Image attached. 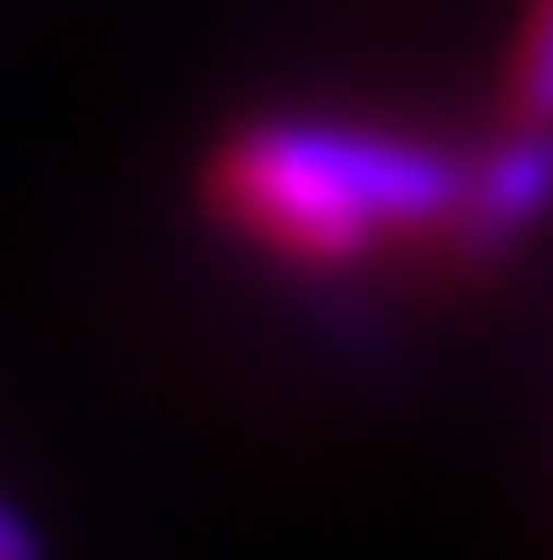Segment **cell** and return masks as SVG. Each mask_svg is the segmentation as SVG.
I'll list each match as a JSON object with an SVG mask.
<instances>
[{"label":"cell","mask_w":553,"mask_h":560,"mask_svg":"<svg viewBox=\"0 0 553 560\" xmlns=\"http://www.w3.org/2000/svg\"><path fill=\"white\" fill-rule=\"evenodd\" d=\"M0 560H40V534L0 501Z\"/></svg>","instance_id":"4"},{"label":"cell","mask_w":553,"mask_h":560,"mask_svg":"<svg viewBox=\"0 0 553 560\" xmlns=\"http://www.w3.org/2000/svg\"><path fill=\"white\" fill-rule=\"evenodd\" d=\"M507 120L553 127V0H520L507 54Z\"/></svg>","instance_id":"3"},{"label":"cell","mask_w":553,"mask_h":560,"mask_svg":"<svg viewBox=\"0 0 553 560\" xmlns=\"http://www.w3.org/2000/svg\"><path fill=\"white\" fill-rule=\"evenodd\" d=\"M467 161L393 127L273 114L207 161V207L247 247L294 267H361L393 241H447Z\"/></svg>","instance_id":"1"},{"label":"cell","mask_w":553,"mask_h":560,"mask_svg":"<svg viewBox=\"0 0 553 560\" xmlns=\"http://www.w3.org/2000/svg\"><path fill=\"white\" fill-rule=\"evenodd\" d=\"M546 221H553V127L507 120L494 148L467 161V187L440 247L467 267H494L520 254Z\"/></svg>","instance_id":"2"}]
</instances>
